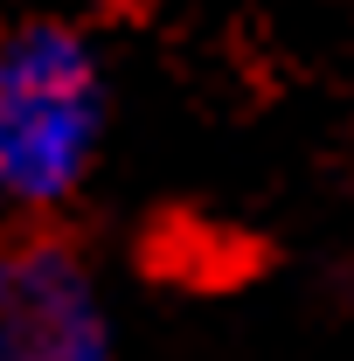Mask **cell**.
Instances as JSON below:
<instances>
[{
  "label": "cell",
  "instance_id": "obj_1",
  "mask_svg": "<svg viewBox=\"0 0 354 361\" xmlns=\"http://www.w3.org/2000/svg\"><path fill=\"white\" fill-rule=\"evenodd\" d=\"M104 133L97 63L70 28H21L0 42V202L49 216L90 174Z\"/></svg>",
  "mask_w": 354,
  "mask_h": 361
},
{
  "label": "cell",
  "instance_id": "obj_2",
  "mask_svg": "<svg viewBox=\"0 0 354 361\" xmlns=\"http://www.w3.org/2000/svg\"><path fill=\"white\" fill-rule=\"evenodd\" d=\"M0 361H111L104 299L63 236L0 243Z\"/></svg>",
  "mask_w": 354,
  "mask_h": 361
}]
</instances>
